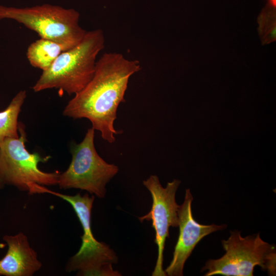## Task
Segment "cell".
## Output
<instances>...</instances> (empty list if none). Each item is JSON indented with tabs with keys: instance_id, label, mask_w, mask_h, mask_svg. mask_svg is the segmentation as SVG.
<instances>
[{
	"instance_id": "obj_1",
	"label": "cell",
	"mask_w": 276,
	"mask_h": 276,
	"mask_svg": "<svg viewBox=\"0 0 276 276\" xmlns=\"http://www.w3.org/2000/svg\"><path fill=\"white\" fill-rule=\"evenodd\" d=\"M141 69L137 60L129 59L117 52L104 53L97 60L94 75L88 83L68 102L63 114L73 119L86 118L92 128L99 131L109 143L119 134L114 128L119 104L130 77Z\"/></svg>"
},
{
	"instance_id": "obj_2",
	"label": "cell",
	"mask_w": 276,
	"mask_h": 276,
	"mask_svg": "<svg viewBox=\"0 0 276 276\" xmlns=\"http://www.w3.org/2000/svg\"><path fill=\"white\" fill-rule=\"evenodd\" d=\"M101 29L86 31L81 41L60 54L33 86L35 92L56 88L69 95L83 89L93 78L97 57L105 47Z\"/></svg>"
},
{
	"instance_id": "obj_3",
	"label": "cell",
	"mask_w": 276,
	"mask_h": 276,
	"mask_svg": "<svg viewBox=\"0 0 276 276\" xmlns=\"http://www.w3.org/2000/svg\"><path fill=\"white\" fill-rule=\"evenodd\" d=\"M36 193H47L55 195L70 203L82 225L83 234L81 236L82 244L78 251L68 261L67 271H78L79 275L120 276L112 265L118 262V257L110 246L97 241L91 229V212L95 196L88 194L68 195L49 190L38 185Z\"/></svg>"
},
{
	"instance_id": "obj_4",
	"label": "cell",
	"mask_w": 276,
	"mask_h": 276,
	"mask_svg": "<svg viewBox=\"0 0 276 276\" xmlns=\"http://www.w3.org/2000/svg\"><path fill=\"white\" fill-rule=\"evenodd\" d=\"M221 243L225 253L206 262L201 269L208 271L205 276H252L257 266L275 275V246L263 240L259 233L243 237L240 232L231 231L229 238Z\"/></svg>"
},
{
	"instance_id": "obj_5",
	"label": "cell",
	"mask_w": 276,
	"mask_h": 276,
	"mask_svg": "<svg viewBox=\"0 0 276 276\" xmlns=\"http://www.w3.org/2000/svg\"><path fill=\"white\" fill-rule=\"evenodd\" d=\"M79 17L73 9L48 4L25 8L0 6V19L15 20L41 38L72 47L78 44L86 32L79 25Z\"/></svg>"
},
{
	"instance_id": "obj_6",
	"label": "cell",
	"mask_w": 276,
	"mask_h": 276,
	"mask_svg": "<svg viewBox=\"0 0 276 276\" xmlns=\"http://www.w3.org/2000/svg\"><path fill=\"white\" fill-rule=\"evenodd\" d=\"M95 129H88L82 141L71 146L72 155L68 168L60 173L57 185L60 189H79L105 197L107 183L117 174L119 168L101 157L94 145Z\"/></svg>"
},
{
	"instance_id": "obj_7",
	"label": "cell",
	"mask_w": 276,
	"mask_h": 276,
	"mask_svg": "<svg viewBox=\"0 0 276 276\" xmlns=\"http://www.w3.org/2000/svg\"><path fill=\"white\" fill-rule=\"evenodd\" d=\"M20 136L5 139L0 143V177L5 184L28 191L33 185H57L60 172H45L38 164L47 162L50 156L42 157L37 153H30L25 147L26 134L18 124Z\"/></svg>"
},
{
	"instance_id": "obj_8",
	"label": "cell",
	"mask_w": 276,
	"mask_h": 276,
	"mask_svg": "<svg viewBox=\"0 0 276 276\" xmlns=\"http://www.w3.org/2000/svg\"><path fill=\"white\" fill-rule=\"evenodd\" d=\"M180 184L178 179L169 182L165 188L162 186L158 177L150 175L143 181V185L150 192L152 198L151 210L145 215L139 217L142 222L151 221L155 232L154 242L157 246V258L152 276H165L163 269L164 250L167 238L169 237L170 227L178 226V210L175 194Z\"/></svg>"
},
{
	"instance_id": "obj_9",
	"label": "cell",
	"mask_w": 276,
	"mask_h": 276,
	"mask_svg": "<svg viewBox=\"0 0 276 276\" xmlns=\"http://www.w3.org/2000/svg\"><path fill=\"white\" fill-rule=\"evenodd\" d=\"M193 197L189 189L186 190L183 203L178 210L179 233L174 247L172 259L164 270L166 275L182 276L186 261L196 245L204 237L226 227V224L204 225L193 218L192 202Z\"/></svg>"
},
{
	"instance_id": "obj_10",
	"label": "cell",
	"mask_w": 276,
	"mask_h": 276,
	"mask_svg": "<svg viewBox=\"0 0 276 276\" xmlns=\"http://www.w3.org/2000/svg\"><path fill=\"white\" fill-rule=\"evenodd\" d=\"M3 239L8 249L0 260V275L31 276L40 269L42 264L24 234L5 235Z\"/></svg>"
},
{
	"instance_id": "obj_11",
	"label": "cell",
	"mask_w": 276,
	"mask_h": 276,
	"mask_svg": "<svg viewBox=\"0 0 276 276\" xmlns=\"http://www.w3.org/2000/svg\"><path fill=\"white\" fill-rule=\"evenodd\" d=\"M72 48L67 44L41 38L29 45L27 56L31 65L43 71L49 68L60 54Z\"/></svg>"
},
{
	"instance_id": "obj_12",
	"label": "cell",
	"mask_w": 276,
	"mask_h": 276,
	"mask_svg": "<svg viewBox=\"0 0 276 276\" xmlns=\"http://www.w3.org/2000/svg\"><path fill=\"white\" fill-rule=\"evenodd\" d=\"M26 96V90L19 91L0 112V143L6 138L19 137L18 117Z\"/></svg>"
},
{
	"instance_id": "obj_13",
	"label": "cell",
	"mask_w": 276,
	"mask_h": 276,
	"mask_svg": "<svg viewBox=\"0 0 276 276\" xmlns=\"http://www.w3.org/2000/svg\"><path fill=\"white\" fill-rule=\"evenodd\" d=\"M275 8L264 10L258 18L259 33L263 44L276 39Z\"/></svg>"
},
{
	"instance_id": "obj_14",
	"label": "cell",
	"mask_w": 276,
	"mask_h": 276,
	"mask_svg": "<svg viewBox=\"0 0 276 276\" xmlns=\"http://www.w3.org/2000/svg\"><path fill=\"white\" fill-rule=\"evenodd\" d=\"M269 6L275 8L276 0H268Z\"/></svg>"
},
{
	"instance_id": "obj_15",
	"label": "cell",
	"mask_w": 276,
	"mask_h": 276,
	"mask_svg": "<svg viewBox=\"0 0 276 276\" xmlns=\"http://www.w3.org/2000/svg\"><path fill=\"white\" fill-rule=\"evenodd\" d=\"M4 184L5 183H4L3 181L0 177V190L2 188Z\"/></svg>"
}]
</instances>
